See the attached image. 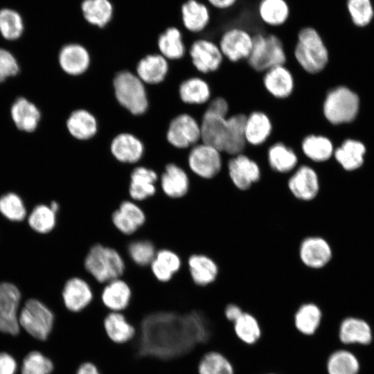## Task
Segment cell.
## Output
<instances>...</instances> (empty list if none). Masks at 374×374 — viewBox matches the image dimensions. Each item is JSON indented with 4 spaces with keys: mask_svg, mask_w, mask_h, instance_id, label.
<instances>
[{
    "mask_svg": "<svg viewBox=\"0 0 374 374\" xmlns=\"http://www.w3.org/2000/svg\"><path fill=\"white\" fill-rule=\"evenodd\" d=\"M136 335L129 343L134 355L161 361L186 356L211 337V323L201 310H159L144 316L136 326Z\"/></svg>",
    "mask_w": 374,
    "mask_h": 374,
    "instance_id": "obj_1",
    "label": "cell"
},
{
    "mask_svg": "<svg viewBox=\"0 0 374 374\" xmlns=\"http://www.w3.org/2000/svg\"><path fill=\"white\" fill-rule=\"evenodd\" d=\"M292 56L297 66L309 75L321 73L329 61L328 50L321 34L310 26L298 31Z\"/></svg>",
    "mask_w": 374,
    "mask_h": 374,
    "instance_id": "obj_2",
    "label": "cell"
},
{
    "mask_svg": "<svg viewBox=\"0 0 374 374\" xmlns=\"http://www.w3.org/2000/svg\"><path fill=\"white\" fill-rule=\"evenodd\" d=\"M83 266L98 283L121 278L126 271L125 260L116 248L100 242L92 244L84 256Z\"/></svg>",
    "mask_w": 374,
    "mask_h": 374,
    "instance_id": "obj_3",
    "label": "cell"
},
{
    "mask_svg": "<svg viewBox=\"0 0 374 374\" xmlns=\"http://www.w3.org/2000/svg\"><path fill=\"white\" fill-rule=\"evenodd\" d=\"M246 62L253 71L262 74L274 66L287 64L288 53L277 35L257 32L253 34L252 49Z\"/></svg>",
    "mask_w": 374,
    "mask_h": 374,
    "instance_id": "obj_4",
    "label": "cell"
},
{
    "mask_svg": "<svg viewBox=\"0 0 374 374\" xmlns=\"http://www.w3.org/2000/svg\"><path fill=\"white\" fill-rule=\"evenodd\" d=\"M113 88L117 102L130 114L139 116L146 112L149 102L145 87L136 75L127 70L118 72Z\"/></svg>",
    "mask_w": 374,
    "mask_h": 374,
    "instance_id": "obj_5",
    "label": "cell"
},
{
    "mask_svg": "<svg viewBox=\"0 0 374 374\" xmlns=\"http://www.w3.org/2000/svg\"><path fill=\"white\" fill-rule=\"evenodd\" d=\"M359 99L345 87H337L328 91L322 105L324 118L332 125L353 121L357 115Z\"/></svg>",
    "mask_w": 374,
    "mask_h": 374,
    "instance_id": "obj_6",
    "label": "cell"
},
{
    "mask_svg": "<svg viewBox=\"0 0 374 374\" xmlns=\"http://www.w3.org/2000/svg\"><path fill=\"white\" fill-rule=\"evenodd\" d=\"M225 156L216 148L199 142L188 154L187 166L192 175L202 180L217 177L224 166Z\"/></svg>",
    "mask_w": 374,
    "mask_h": 374,
    "instance_id": "obj_7",
    "label": "cell"
},
{
    "mask_svg": "<svg viewBox=\"0 0 374 374\" xmlns=\"http://www.w3.org/2000/svg\"><path fill=\"white\" fill-rule=\"evenodd\" d=\"M224 166L231 184L240 191L250 190L262 177L259 163L244 152L225 156Z\"/></svg>",
    "mask_w": 374,
    "mask_h": 374,
    "instance_id": "obj_8",
    "label": "cell"
},
{
    "mask_svg": "<svg viewBox=\"0 0 374 374\" xmlns=\"http://www.w3.org/2000/svg\"><path fill=\"white\" fill-rule=\"evenodd\" d=\"M18 321L19 324L31 336L45 341L52 330L54 315L42 302L30 299L26 301Z\"/></svg>",
    "mask_w": 374,
    "mask_h": 374,
    "instance_id": "obj_9",
    "label": "cell"
},
{
    "mask_svg": "<svg viewBox=\"0 0 374 374\" xmlns=\"http://www.w3.org/2000/svg\"><path fill=\"white\" fill-rule=\"evenodd\" d=\"M287 186L293 197L303 202L313 201L321 190L319 173L308 161L301 163L289 175Z\"/></svg>",
    "mask_w": 374,
    "mask_h": 374,
    "instance_id": "obj_10",
    "label": "cell"
},
{
    "mask_svg": "<svg viewBox=\"0 0 374 374\" xmlns=\"http://www.w3.org/2000/svg\"><path fill=\"white\" fill-rule=\"evenodd\" d=\"M253 41V34L242 27L233 26L225 30L217 44L224 57L231 63L246 61L249 57Z\"/></svg>",
    "mask_w": 374,
    "mask_h": 374,
    "instance_id": "obj_11",
    "label": "cell"
},
{
    "mask_svg": "<svg viewBox=\"0 0 374 374\" xmlns=\"http://www.w3.org/2000/svg\"><path fill=\"white\" fill-rule=\"evenodd\" d=\"M298 255L301 262L307 268L319 270L332 261L334 252L330 242L319 235L303 238L299 244Z\"/></svg>",
    "mask_w": 374,
    "mask_h": 374,
    "instance_id": "obj_12",
    "label": "cell"
},
{
    "mask_svg": "<svg viewBox=\"0 0 374 374\" xmlns=\"http://www.w3.org/2000/svg\"><path fill=\"white\" fill-rule=\"evenodd\" d=\"M166 139L172 146L176 148H191L201 142L199 122L188 113L176 116L168 125Z\"/></svg>",
    "mask_w": 374,
    "mask_h": 374,
    "instance_id": "obj_13",
    "label": "cell"
},
{
    "mask_svg": "<svg viewBox=\"0 0 374 374\" xmlns=\"http://www.w3.org/2000/svg\"><path fill=\"white\" fill-rule=\"evenodd\" d=\"M189 55L195 69L203 75L217 72L225 60L217 43L206 38L195 40L190 46Z\"/></svg>",
    "mask_w": 374,
    "mask_h": 374,
    "instance_id": "obj_14",
    "label": "cell"
},
{
    "mask_svg": "<svg viewBox=\"0 0 374 374\" xmlns=\"http://www.w3.org/2000/svg\"><path fill=\"white\" fill-rule=\"evenodd\" d=\"M147 221L144 209L130 199L122 200L111 214V222L116 230L125 236L136 233Z\"/></svg>",
    "mask_w": 374,
    "mask_h": 374,
    "instance_id": "obj_15",
    "label": "cell"
},
{
    "mask_svg": "<svg viewBox=\"0 0 374 374\" xmlns=\"http://www.w3.org/2000/svg\"><path fill=\"white\" fill-rule=\"evenodd\" d=\"M21 293L16 285L0 283V331L16 335L19 332L17 309Z\"/></svg>",
    "mask_w": 374,
    "mask_h": 374,
    "instance_id": "obj_16",
    "label": "cell"
},
{
    "mask_svg": "<svg viewBox=\"0 0 374 374\" xmlns=\"http://www.w3.org/2000/svg\"><path fill=\"white\" fill-rule=\"evenodd\" d=\"M261 81L265 91L276 100L288 99L295 91L294 75L286 64L268 69L262 74Z\"/></svg>",
    "mask_w": 374,
    "mask_h": 374,
    "instance_id": "obj_17",
    "label": "cell"
},
{
    "mask_svg": "<svg viewBox=\"0 0 374 374\" xmlns=\"http://www.w3.org/2000/svg\"><path fill=\"white\" fill-rule=\"evenodd\" d=\"M63 303L70 312L79 313L87 308L95 299L91 284L84 278L74 276L68 279L62 292Z\"/></svg>",
    "mask_w": 374,
    "mask_h": 374,
    "instance_id": "obj_18",
    "label": "cell"
},
{
    "mask_svg": "<svg viewBox=\"0 0 374 374\" xmlns=\"http://www.w3.org/2000/svg\"><path fill=\"white\" fill-rule=\"evenodd\" d=\"M184 266L192 283L199 287L214 283L220 272L217 262L204 253L190 254L184 262Z\"/></svg>",
    "mask_w": 374,
    "mask_h": 374,
    "instance_id": "obj_19",
    "label": "cell"
},
{
    "mask_svg": "<svg viewBox=\"0 0 374 374\" xmlns=\"http://www.w3.org/2000/svg\"><path fill=\"white\" fill-rule=\"evenodd\" d=\"M133 290L127 280L118 278L105 283L98 299L109 312H124L131 304Z\"/></svg>",
    "mask_w": 374,
    "mask_h": 374,
    "instance_id": "obj_20",
    "label": "cell"
},
{
    "mask_svg": "<svg viewBox=\"0 0 374 374\" xmlns=\"http://www.w3.org/2000/svg\"><path fill=\"white\" fill-rule=\"evenodd\" d=\"M160 187L166 197L171 199H181L190 192L191 177L188 172L175 163L166 165L160 177Z\"/></svg>",
    "mask_w": 374,
    "mask_h": 374,
    "instance_id": "obj_21",
    "label": "cell"
},
{
    "mask_svg": "<svg viewBox=\"0 0 374 374\" xmlns=\"http://www.w3.org/2000/svg\"><path fill=\"white\" fill-rule=\"evenodd\" d=\"M159 176L150 168L140 166L134 168L130 174L127 193L130 199L141 202L153 197L157 192Z\"/></svg>",
    "mask_w": 374,
    "mask_h": 374,
    "instance_id": "obj_22",
    "label": "cell"
},
{
    "mask_svg": "<svg viewBox=\"0 0 374 374\" xmlns=\"http://www.w3.org/2000/svg\"><path fill=\"white\" fill-rule=\"evenodd\" d=\"M266 146V161L274 172L289 175L300 164L297 152L285 143L277 141Z\"/></svg>",
    "mask_w": 374,
    "mask_h": 374,
    "instance_id": "obj_23",
    "label": "cell"
},
{
    "mask_svg": "<svg viewBox=\"0 0 374 374\" xmlns=\"http://www.w3.org/2000/svg\"><path fill=\"white\" fill-rule=\"evenodd\" d=\"M273 132V121L267 113L255 109L247 114L244 134L248 146L259 148L265 145L269 141Z\"/></svg>",
    "mask_w": 374,
    "mask_h": 374,
    "instance_id": "obj_24",
    "label": "cell"
},
{
    "mask_svg": "<svg viewBox=\"0 0 374 374\" xmlns=\"http://www.w3.org/2000/svg\"><path fill=\"white\" fill-rule=\"evenodd\" d=\"M228 116L206 106L199 121L201 142L222 152Z\"/></svg>",
    "mask_w": 374,
    "mask_h": 374,
    "instance_id": "obj_25",
    "label": "cell"
},
{
    "mask_svg": "<svg viewBox=\"0 0 374 374\" xmlns=\"http://www.w3.org/2000/svg\"><path fill=\"white\" fill-rule=\"evenodd\" d=\"M184 261L181 256L169 248L157 249L155 257L150 265V272L155 280L167 283L183 269Z\"/></svg>",
    "mask_w": 374,
    "mask_h": 374,
    "instance_id": "obj_26",
    "label": "cell"
},
{
    "mask_svg": "<svg viewBox=\"0 0 374 374\" xmlns=\"http://www.w3.org/2000/svg\"><path fill=\"white\" fill-rule=\"evenodd\" d=\"M300 158L303 157L311 164H321L333 156L334 146L331 140L322 134L311 133L301 141Z\"/></svg>",
    "mask_w": 374,
    "mask_h": 374,
    "instance_id": "obj_27",
    "label": "cell"
},
{
    "mask_svg": "<svg viewBox=\"0 0 374 374\" xmlns=\"http://www.w3.org/2000/svg\"><path fill=\"white\" fill-rule=\"evenodd\" d=\"M112 156L123 163L134 164L139 162L144 153L142 141L131 133L117 134L110 144Z\"/></svg>",
    "mask_w": 374,
    "mask_h": 374,
    "instance_id": "obj_28",
    "label": "cell"
},
{
    "mask_svg": "<svg viewBox=\"0 0 374 374\" xmlns=\"http://www.w3.org/2000/svg\"><path fill=\"white\" fill-rule=\"evenodd\" d=\"M247 114H230L226 121V129L222 153L231 157L244 152L247 144L245 139L244 125Z\"/></svg>",
    "mask_w": 374,
    "mask_h": 374,
    "instance_id": "obj_29",
    "label": "cell"
},
{
    "mask_svg": "<svg viewBox=\"0 0 374 374\" xmlns=\"http://www.w3.org/2000/svg\"><path fill=\"white\" fill-rule=\"evenodd\" d=\"M59 64L62 69L71 75H79L87 71L91 62L89 51L78 44L64 46L59 53Z\"/></svg>",
    "mask_w": 374,
    "mask_h": 374,
    "instance_id": "obj_30",
    "label": "cell"
},
{
    "mask_svg": "<svg viewBox=\"0 0 374 374\" xmlns=\"http://www.w3.org/2000/svg\"><path fill=\"white\" fill-rule=\"evenodd\" d=\"M178 93L181 100L190 105H206L213 97L210 83L199 76L190 77L183 80L179 86Z\"/></svg>",
    "mask_w": 374,
    "mask_h": 374,
    "instance_id": "obj_31",
    "label": "cell"
},
{
    "mask_svg": "<svg viewBox=\"0 0 374 374\" xmlns=\"http://www.w3.org/2000/svg\"><path fill=\"white\" fill-rule=\"evenodd\" d=\"M103 328L109 339L116 344H125L136 335V328L122 312H109L105 317Z\"/></svg>",
    "mask_w": 374,
    "mask_h": 374,
    "instance_id": "obj_32",
    "label": "cell"
},
{
    "mask_svg": "<svg viewBox=\"0 0 374 374\" xmlns=\"http://www.w3.org/2000/svg\"><path fill=\"white\" fill-rule=\"evenodd\" d=\"M168 70V60L161 54L145 55L139 61L136 68V75L148 84H157L163 82Z\"/></svg>",
    "mask_w": 374,
    "mask_h": 374,
    "instance_id": "obj_33",
    "label": "cell"
},
{
    "mask_svg": "<svg viewBox=\"0 0 374 374\" xmlns=\"http://www.w3.org/2000/svg\"><path fill=\"white\" fill-rule=\"evenodd\" d=\"M337 335L343 344L359 343L365 345L372 339L369 325L365 321L355 317H346L341 321Z\"/></svg>",
    "mask_w": 374,
    "mask_h": 374,
    "instance_id": "obj_34",
    "label": "cell"
},
{
    "mask_svg": "<svg viewBox=\"0 0 374 374\" xmlns=\"http://www.w3.org/2000/svg\"><path fill=\"white\" fill-rule=\"evenodd\" d=\"M70 134L80 141L92 139L98 132V122L94 115L84 109L73 111L66 121Z\"/></svg>",
    "mask_w": 374,
    "mask_h": 374,
    "instance_id": "obj_35",
    "label": "cell"
},
{
    "mask_svg": "<svg viewBox=\"0 0 374 374\" xmlns=\"http://www.w3.org/2000/svg\"><path fill=\"white\" fill-rule=\"evenodd\" d=\"M182 22L190 32H202L208 26L211 20L208 7L197 0H187L181 8Z\"/></svg>",
    "mask_w": 374,
    "mask_h": 374,
    "instance_id": "obj_36",
    "label": "cell"
},
{
    "mask_svg": "<svg viewBox=\"0 0 374 374\" xmlns=\"http://www.w3.org/2000/svg\"><path fill=\"white\" fill-rule=\"evenodd\" d=\"M323 319L321 308L314 302L302 303L294 314V326L296 330L305 336L315 334Z\"/></svg>",
    "mask_w": 374,
    "mask_h": 374,
    "instance_id": "obj_37",
    "label": "cell"
},
{
    "mask_svg": "<svg viewBox=\"0 0 374 374\" xmlns=\"http://www.w3.org/2000/svg\"><path fill=\"white\" fill-rule=\"evenodd\" d=\"M258 15L263 24L271 27L284 25L290 16V7L286 0H260Z\"/></svg>",
    "mask_w": 374,
    "mask_h": 374,
    "instance_id": "obj_38",
    "label": "cell"
},
{
    "mask_svg": "<svg viewBox=\"0 0 374 374\" xmlns=\"http://www.w3.org/2000/svg\"><path fill=\"white\" fill-rule=\"evenodd\" d=\"M11 116L16 126L26 132L34 131L40 118L37 108L24 98H19L14 103Z\"/></svg>",
    "mask_w": 374,
    "mask_h": 374,
    "instance_id": "obj_39",
    "label": "cell"
},
{
    "mask_svg": "<svg viewBox=\"0 0 374 374\" xmlns=\"http://www.w3.org/2000/svg\"><path fill=\"white\" fill-rule=\"evenodd\" d=\"M365 148L362 143L354 140H346L334 150L336 161L346 170L351 171L363 163Z\"/></svg>",
    "mask_w": 374,
    "mask_h": 374,
    "instance_id": "obj_40",
    "label": "cell"
},
{
    "mask_svg": "<svg viewBox=\"0 0 374 374\" xmlns=\"http://www.w3.org/2000/svg\"><path fill=\"white\" fill-rule=\"evenodd\" d=\"M157 46L160 54L167 60H179L186 53L182 35L175 27L168 28L159 36Z\"/></svg>",
    "mask_w": 374,
    "mask_h": 374,
    "instance_id": "obj_41",
    "label": "cell"
},
{
    "mask_svg": "<svg viewBox=\"0 0 374 374\" xmlns=\"http://www.w3.org/2000/svg\"><path fill=\"white\" fill-rule=\"evenodd\" d=\"M81 10L85 20L99 28L105 27L113 15V6L109 0H84Z\"/></svg>",
    "mask_w": 374,
    "mask_h": 374,
    "instance_id": "obj_42",
    "label": "cell"
},
{
    "mask_svg": "<svg viewBox=\"0 0 374 374\" xmlns=\"http://www.w3.org/2000/svg\"><path fill=\"white\" fill-rule=\"evenodd\" d=\"M359 362L355 355L344 349H336L326 362L327 374H357Z\"/></svg>",
    "mask_w": 374,
    "mask_h": 374,
    "instance_id": "obj_43",
    "label": "cell"
},
{
    "mask_svg": "<svg viewBox=\"0 0 374 374\" xmlns=\"http://www.w3.org/2000/svg\"><path fill=\"white\" fill-rule=\"evenodd\" d=\"M157 251L154 243L148 238H137L129 242L126 252L130 260L137 267L150 266Z\"/></svg>",
    "mask_w": 374,
    "mask_h": 374,
    "instance_id": "obj_44",
    "label": "cell"
},
{
    "mask_svg": "<svg viewBox=\"0 0 374 374\" xmlns=\"http://www.w3.org/2000/svg\"><path fill=\"white\" fill-rule=\"evenodd\" d=\"M236 337L247 345L255 344L261 337V328L258 320L252 314L244 312L233 323Z\"/></svg>",
    "mask_w": 374,
    "mask_h": 374,
    "instance_id": "obj_45",
    "label": "cell"
},
{
    "mask_svg": "<svg viewBox=\"0 0 374 374\" xmlns=\"http://www.w3.org/2000/svg\"><path fill=\"white\" fill-rule=\"evenodd\" d=\"M198 374H235L231 361L216 350L205 353L197 364Z\"/></svg>",
    "mask_w": 374,
    "mask_h": 374,
    "instance_id": "obj_46",
    "label": "cell"
},
{
    "mask_svg": "<svg viewBox=\"0 0 374 374\" xmlns=\"http://www.w3.org/2000/svg\"><path fill=\"white\" fill-rule=\"evenodd\" d=\"M28 224L35 231L47 233L52 231L56 224V213L49 206L40 204L35 206L28 219Z\"/></svg>",
    "mask_w": 374,
    "mask_h": 374,
    "instance_id": "obj_47",
    "label": "cell"
},
{
    "mask_svg": "<svg viewBox=\"0 0 374 374\" xmlns=\"http://www.w3.org/2000/svg\"><path fill=\"white\" fill-rule=\"evenodd\" d=\"M0 213L9 220L14 222L22 221L26 215L22 199L13 193L5 194L0 197Z\"/></svg>",
    "mask_w": 374,
    "mask_h": 374,
    "instance_id": "obj_48",
    "label": "cell"
},
{
    "mask_svg": "<svg viewBox=\"0 0 374 374\" xmlns=\"http://www.w3.org/2000/svg\"><path fill=\"white\" fill-rule=\"evenodd\" d=\"M23 22L20 15L10 9L0 10V32L7 39L18 38L23 31Z\"/></svg>",
    "mask_w": 374,
    "mask_h": 374,
    "instance_id": "obj_49",
    "label": "cell"
},
{
    "mask_svg": "<svg viewBox=\"0 0 374 374\" xmlns=\"http://www.w3.org/2000/svg\"><path fill=\"white\" fill-rule=\"evenodd\" d=\"M346 6L356 26H365L371 21L374 11L371 0H347Z\"/></svg>",
    "mask_w": 374,
    "mask_h": 374,
    "instance_id": "obj_50",
    "label": "cell"
},
{
    "mask_svg": "<svg viewBox=\"0 0 374 374\" xmlns=\"http://www.w3.org/2000/svg\"><path fill=\"white\" fill-rule=\"evenodd\" d=\"M53 362L37 351L28 353L24 358L22 374H51L53 371Z\"/></svg>",
    "mask_w": 374,
    "mask_h": 374,
    "instance_id": "obj_51",
    "label": "cell"
},
{
    "mask_svg": "<svg viewBox=\"0 0 374 374\" xmlns=\"http://www.w3.org/2000/svg\"><path fill=\"white\" fill-rule=\"evenodd\" d=\"M18 64L14 56L8 51L0 48V75L5 79L18 73Z\"/></svg>",
    "mask_w": 374,
    "mask_h": 374,
    "instance_id": "obj_52",
    "label": "cell"
},
{
    "mask_svg": "<svg viewBox=\"0 0 374 374\" xmlns=\"http://www.w3.org/2000/svg\"><path fill=\"white\" fill-rule=\"evenodd\" d=\"M17 369L14 358L6 353H0V374H15Z\"/></svg>",
    "mask_w": 374,
    "mask_h": 374,
    "instance_id": "obj_53",
    "label": "cell"
},
{
    "mask_svg": "<svg viewBox=\"0 0 374 374\" xmlns=\"http://www.w3.org/2000/svg\"><path fill=\"white\" fill-rule=\"evenodd\" d=\"M244 312L242 308L236 303H229L224 309V315L226 320L233 323Z\"/></svg>",
    "mask_w": 374,
    "mask_h": 374,
    "instance_id": "obj_54",
    "label": "cell"
},
{
    "mask_svg": "<svg viewBox=\"0 0 374 374\" xmlns=\"http://www.w3.org/2000/svg\"><path fill=\"white\" fill-rule=\"evenodd\" d=\"M75 374H101L98 367L91 362L82 363L77 368Z\"/></svg>",
    "mask_w": 374,
    "mask_h": 374,
    "instance_id": "obj_55",
    "label": "cell"
},
{
    "mask_svg": "<svg viewBox=\"0 0 374 374\" xmlns=\"http://www.w3.org/2000/svg\"><path fill=\"white\" fill-rule=\"evenodd\" d=\"M208 3L218 10H227L235 5L238 0H207Z\"/></svg>",
    "mask_w": 374,
    "mask_h": 374,
    "instance_id": "obj_56",
    "label": "cell"
},
{
    "mask_svg": "<svg viewBox=\"0 0 374 374\" xmlns=\"http://www.w3.org/2000/svg\"><path fill=\"white\" fill-rule=\"evenodd\" d=\"M49 207L51 208V209L55 213H57V211H59L60 209V205L59 204L55 202V201H53L51 202Z\"/></svg>",
    "mask_w": 374,
    "mask_h": 374,
    "instance_id": "obj_57",
    "label": "cell"
},
{
    "mask_svg": "<svg viewBox=\"0 0 374 374\" xmlns=\"http://www.w3.org/2000/svg\"><path fill=\"white\" fill-rule=\"evenodd\" d=\"M5 80L1 75H0V82H3Z\"/></svg>",
    "mask_w": 374,
    "mask_h": 374,
    "instance_id": "obj_58",
    "label": "cell"
},
{
    "mask_svg": "<svg viewBox=\"0 0 374 374\" xmlns=\"http://www.w3.org/2000/svg\"><path fill=\"white\" fill-rule=\"evenodd\" d=\"M263 374H276V373H263Z\"/></svg>",
    "mask_w": 374,
    "mask_h": 374,
    "instance_id": "obj_59",
    "label": "cell"
}]
</instances>
